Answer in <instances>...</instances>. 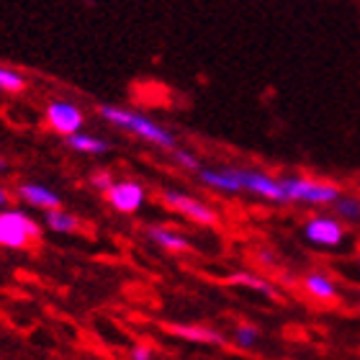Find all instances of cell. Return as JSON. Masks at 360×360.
I'll use <instances>...</instances> for the list:
<instances>
[{
	"instance_id": "cell-1",
	"label": "cell",
	"mask_w": 360,
	"mask_h": 360,
	"mask_svg": "<svg viewBox=\"0 0 360 360\" xmlns=\"http://www.w3.org/2000/svg\"><path fill=\"white\" fill-rule=\"evenodd\" d=\"M98 116L108 124V127H116L119 131L129 136H136L142 142L152 144V147H160V150H175L178 147V139L167 127H162L160 121H155L147 113H139L134 108H124V105H113L105 103L101 105Z\"/></svg>"
},
{
	"instance_id": "cell-2",
	"label": "cell",
	"mask_w": 360,
	"mask_h": 360,
	"mask_svg": "<svg viewBox=\"0 0 360 360\" xmlns=\"http://www.w3.org/2000/svg\"><path fill=\"white\" fill-rule=\"evenodd\" d=\"M285 203L309 206V209H332V203L342 193V188L332 180L311 178V175H283Z\"/></svg>"
},
{
	"instance_id": "cell-3",
	"label": "cell",
	"mask_w": 360,
	"mask_h": 360,
	"mask_svg": "<svg viewBox=\"0 0 360 360\" xmlns=\"http://www.w3.org/2000/svg\"><path fill=\"white\" fill-rule=\"evenodd\" d=\"M41 240L39 221L18 209H0V248L8 250H29Z\"/></svg>"
},
{
	"instance_id": "cell-4",
	"label": "cell",
	"mask_w": 360,
	"mask_h": 360,
	"mask_svg": "<svg viewBox=\"0 0 360 360\" xmlns=\"http://www.w3.org/2000/svg\"><path fill=\"white\" fill-rule=\"evenodd\" d=\"M304 237L309 245L322 250H338L345 245V221L335 214H314L304 221Z\"/></svg>"
},
{
	"instance_id": "cell-5",
	"label": "cell",
	"mask_w": 360,
	"mask_h": 360,
	"mask_svg": "<svg viewBox=\"0 0 360 360\" xmlns=\"http://www.w3.org/2000/svg\"><path fill=\"white\" fill-rule=\"evenodd\" d=\"M160 203H162L167 211H175V214L191 219V221H195V224H201V226L217 224V211L211 209L209 203L198 201V198H193V195H188V193H180L175 188H165V191L160 193Z\"/></svg>"
},
{
	"instance_id": "cell-6",
	"label": "cell",
	"mask_w": 360,
	"mask_h": 360,
	"mask_svg": "<svg viewBox=\"0 0 360 360\" xmlns=\"http://www.w3.org/2000/svg\"><path fill=\"white\" fill-rule=\"evenodd\" d=\"M44 121L54 134L65 136V139L85 127V116H83V111H80V105L72 103V101H65V98H52V101L46 103Z\"/></svg>"
},
{
	"instance_id": "cell-7",
	"label": "cell",
	"mask_w": 360,
	"mask_h": 360,
	"mask_svg": "<svg viewBox=\"0 0 360 360\" xmlns=\"http://www.w3.org/2000/svg\"><path fill=\"white\" fill-rule=\"evenodd\" d=\"M242 193L255 195V198L268 203H285L283 180L273 173H265V170L242 167Z\"/></svg>"
},
{
	"instance_id": "cell-8",
	"label": "cell",
	"mask_w": 360,
	"mask_h": 360,
	"mask_svg": "<svg viewBox=\"0 0 360 360\" xmlns=\"http://www.w3.org/2000/svg\"><path fill=\"white\" fill-rule=\"evenodd\" d=\"M144 186L136 180H113V186L105 191V201L119 214H136L144 206Z\"/></svg>"
},
{
	"instance_id": "cell-9",
	"label": "cell",
	"mask_w": 360,
	"mask_h": 360,
	"mask_svg": "<svg viewBox=\"0 0 360 360\" xmlns=\"http://www.w3.org/2000/svg\"><path fill=\"white\" fill-rule=\"evenodd\" d=\"M198 178L203 186L217 193H242V167H201Z\"/></svg>"
},
{
	"instance_id": "cell-10",
	"label": "cell",
	"mask_w": 360,
	"mask_h": 360,
	"mask_svg": "<svg viewBox=\"0 0 360 360\" xmlns=\"http://www.w3.org/2000/svg\"><path fill=\"white\" fill-rule=\"evenodd\" d=\"M18 201L26 203L29 209H39V211H49V209H57L62 206V198L60 193H54L49 186H41V183H21L18 191Z\"/></svg>"
},
{
	"instance_id": "cell-11",
	"label": "cell",
	"mask_w": 360,
	"mask_h": 360,
	"mask_svg": "<svg viewBox=\"0 0 360 360\" xmlns=\"http://www.w3.org/2000/svg\"><path fill=\"white\" fill-rule=\"evenodd\" d=\"M304 293L314 301H335L340 288L332 276L314 270V273H307V276H304Z\"/></svg>"
},
{
	"instance_id": "cell-12",
	"label": "cell",
	"mask_w": 360,
	"mask_h": 360,
	"mask_svg": "<svg viewBox=\"0 0 360 360\" xmlns=\"http://www.w3.org/2000/svg\"><path fill=\"white\" fill-rule=\"evenodd\" d=\"M147 237H150L160 250H165V252H188L191 250V242H188L186 234L175 232L170 226H150L147 229Z\"/></svg>"
},
{
	"instance_id": "cell-13",
	"label": "cell",
	"mask_w": 360,
	"mask_h": 360,
	"mask_svg": "<svg viewBox=\"0 0 360 360\" xmlns=\"http://www.w3.org/2000/svg\"><path fill=\"white\" fill-rule=\"evenodd\" d=\"M170 335L188 340V342H198V345H224V335L209 327H198V324H175L170 327Z\"/></svg>"
},
{
	"instance_id": "cell-14",
	"label": "cell",
	"mask_w": 360,
	"mask_h": 360,
	"mask_svg": "<svg viewBox=\"0 0 360 360\" xmlns=\"http://www.w3.org/2000/svg\"><path fill=\"white\" fill-rule=\"evenodd\" d=\"M68 147L72 152H80V155H105V152L111 150V144L105 142L103 136H96V134H88V131H75V134L68 136Z\"/></svg>"
},
{
	"instance_id": "cell-15",
	"label": "cell",
	"mask_w": 360,
	"mask_h": 360,
	"mask_svg": "<svg viewBox=\"0 0 360 360\" xmlns=\"http://www.w3.org/2000/svg\"><path fill=\"white\" fill-rule=\"evenodd\" d=\"M44 224H46V229L54 234H77L80 232V226H83L75 214L65 211L62 206L44 211Z\"/></svg>"
},
{
	"instance_id": "cell-16",
	"label": "cell",
	"mask_w": 360,
	"mask_h": 360,
	"mask_svg": "<svg viewBox=\"0 0 360 360\" xmlns=\"http://www.w3.org/2000/svg\"><path fill=\"white\" fill-rule=\"evenodd\" d=\"M332 211L345 224H360V193H340L332 203Z\"/></svg>"
},
{
	"instance_id": "cell-17",
	"label": "cell",
	"mask_w": 360,
	"mask_h": 360,
	"mask_svg": "<svg viewBox=\"0 0 360 360\" xmlns=\"http://www.w3.org/2000/svg\"><path fill=\"white\" fill-rule=\"evenodd\" d=\"M29 85L26 75L18 72L13 68H6V65H0V93H6V96H15V93H23Z\"/></svg>"
},
{
	"instance_id": "cell-18",
	"label": "cell",
	"mask_w": 360,
	"mask_h": 360,
	"mask_svg": "<svg viewBox=\"0 0 360 360\" xmlns=\"http://www.w3.org/2000/svg\"><path fill=\"white\" fill-rule=\"evenodd\" d=\"M232 342L237 350H255L257 342H260V330H257L255 324L248 322L237 324L232 332Z\"/></svg>"
},
{
	"instance_id": "cell-19",
	"label": "cell",
	"mask_w": 360,
	"mask_h": 360,
	"mask_svg": "<svg viewBox=\"0 0 360 360\" xmlns=\"http://www.w3.org/2000/svg\"><path fill=\"white\" fill-rule=\"evenodd\" d=\"M229 283L242 285V288H252V291H257V293H268V296H273V285H270L268 281H263V278L250 276V273H237V276L229 278Z\"/></svg>"
},
{
	"instance_id": "cell-20",
	"label": "cell",
	"mask_w": 360,
	"mask_h": 360,
	"mask_svg": "<svg viewBox=\"0 0 360 360\" xmlns=\"http://www.w3.org/2000/svg\"><path fill=\"white\" fill-rule=\"evenodd\" d=\"M170 155H173L175 165L183 167V170H188V173H198V170H201V160H198L195 152L183 150V147H175V150H170Z\"/></svg>"
},
{
	"instance_id": "cell-21",
	"label": "cell",
	"mask_w": 360,
	"mask_h": 360,
	"mask_svg": "<svg viewBox=\"0 0 360 360\" xmlns=\"http://www.w3.org/2000/svg\"><path fill=\"white\" fill-rule=\"evenodd\" d=\"M113 175L108 173V170H98V173L90 175V188H96V191H101V193H105L108 188L113 186Z\"/></svg>"
},
{
	"instance_id": "cell-22",
	"label": "cell",
	"mask_w": 360,
	"mask_h": 360,
	"mask_svg": "<svg viewBox=\"0 0 360 360\" xmlns=\"http://www.w3.org/2000/svg\"><path fill=\"white\" fill-rule=\"evenodd\" d=\"M129 358L131 360H150V358H155V350H152L150 345H134L131 350H129Z\"/></svg>"
},
{
	"instance_id": "cell-23",
	"label": "cell",
	"mask_w": 360,
	"mask_h": 360,
	"mask_svg": "<svg viewBox=\"0 0 360 360\" xmlns=\"http://www.w3.org/2000/svg\"><path fill=\"white\" fill-rule=\"evenodd\" d=\"M6 206H11V193H8V188L0 183V209H6Z\"/></svg>"
},
{
	"instance_id": "cell-24",
	"label": "cell",
	"mask_w": 360,
	"mask_h": 360,
	"mask_svg": "<svg viewBox=\"0 0 360 360\" xmlns=\"http://www.w3.org/2000/svg\"><path fill=\"white\" fill-rule=\"evenodd\" d=\"M8 167H11V165H8V160L0 158V173H8Z\"/></svg>"
},
{
	"instance_id": "cell-25",
	"label": "cell",
	"mask_w": 360,
	"mask_h": 360,
	"mask_svg": "<svg viewBox=\"0 0 360 360\" xmlns=\"http://www.w3.org/2000/svg\"><path fill=\"white\" fill-rule=\"evenodd\" d=\"M358 268H360V255H358Z\"/></svg>"
}]
</instances>
